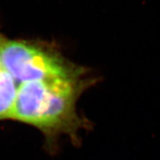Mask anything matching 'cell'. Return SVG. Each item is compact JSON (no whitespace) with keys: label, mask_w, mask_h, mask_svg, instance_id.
<instances>
[{"label":"cell","mask_w":160,"mask_h":160,"mask_svg":"<svg viewBox=\"0 0 160 160\" xmlns=\"http://www.w3.org/2000/svg\"><path fill=\"white\" fill-rule=\"evenodd\" d=\"M19 83L0 66V120L11 119L18 92Z\"/></svg>","instance_id":"cell-3"},{"label":"cell","mask_w":160,"mask_h":160,"mask_svg":"<svg viewBox=\"0 0 160 160\" xmlns=\"http://www.w3.org/2000/svg\"><path fill=\"white\" fill-rule=\"evenodd\" d=\"M1 65L20 85L28 82L84 79L83 67L72 63L49 45L8 39L0 33Z\"/></svg>","instance_id":"cell-2"},{"label":"cell","mask_w":160,"mask_h":160,"mask_svg":"<svg viewBox=\"0 0 160 160\" xmlns=\"http://www.w3.org/2000/svg\"><path fill=\"white\" fill-rule=\"evenodd\" d=\"M1 65H1V61H0V66H1Z\"/></svg>","instance_id":"cell-4"},{"label":"cell","mask_w":160,"mask_h":160,"mask_svg":"<svg viewBox=\"0 0 160 160\" xmlns=\"http://www.w3.org/2000/svg\"><path fill=\"white\" fill-rule=\"evenodd\" d=\"M89 84L85 78L20 83L11 119L33 126L49 142L63 134L77 140L85 127L77 113V100Z\"/></svg>","instance_id":"cell-1"}]
</instances>
